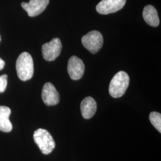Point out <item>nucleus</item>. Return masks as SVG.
Returning a JSON list of instances; mask_svg holds the SVG:
<instances>
[{
  "instance_id": "nucleus-11",
  "label": "nucleus",
  "mask_w": 161,
  "mask_h": 161,
  "mask_svg": "<svg viewBox=\"0 0 161 161\" xmlns=\"http://www.w3.org/2000/svg\"><path fill=\"white\" fill-rule=\"evenodd\" d=\"M143 17L144 21L151 26L156 27L160 23L158 12L153 6L148 5L144 7Z\"/></svg>"
},
{
  "instance_id": "nucleus-4",
  "label": "nucleus",
  "mask_w": 161,
  "mask_h": 161,
  "mask_svg": "<svg viewBox=\"0 0 161 161\" xmlns=\"http://www.w3.org/2000/svg\"><path fill=\"white\" fill-rule=\"evenodd\" d=\"M82 44L89 52L92 54L97 53L103 46V38L97 31H92L82 38Z\"/></svg>"
},
{
  "instance_id": "nucleus-7",
  "label": "nucleus",
  "mask_w": 161,
  "mask_h": 161,
  "mask_svg": "<svg viewBox=\"0 0 161 161\" xmlns=\"http://www.w3.org/2000/svg\"><path fill=\"white\" fill-rule=\"evenodd\" d=\"M85 70V65L80 58L73 56L68 63V72L73 80H79L82 77Z\"/></svg>"
},
{
  "instance_id": "nucleus-3",
  "label": "nucleus",
  "mask_w": 161,
  "mask_h": 161,
  "mask_svg": "<svg viewBox=\"0 0 161 161\" xmlns=\"http://www.w3.org/2000/svg\"><path fill=\"white\" fill-rule=\"evenodd\" d=\"M34 139L43 154H50L55 148L54 139L50 133L45 129L36 130L34 134Z\"/></svg>"
},
{
  "instance_id": "nucleus-5",
  "label": "nucleus",
  "mask_w": 161,
  "mask_h": 161,
  "mask_svg": "<svg viewBox=\"0 0 161 161\" xmlns=\"http://www.w3.org/2000/svg\"><path fill=\"white\" fill-rule=\"evenodd\" d=\"M62 48V44L60 40L58 38H53L50 42L42 46V56L47 61H54L60 55Z\"/></svg>"
},
{
  "instance_id": "nucleus-8",
  "label": "nucleus",
  "mask_w": 161,
  "mask_h": 161,
  "mask_svg": "<svg viewBox=\"0 0 161 161\" xmlns=\"http://www.w3.org/2000/svg\"><path fill=\"white\" fill-rule=\"evenodd\" d=\"M49 0H30L29 3L23 2L22 7L30 17L36 16L45 10Z\"/></svg>"
},
{
  "instance_id": "nucleus-6",
  "label": "nucleus",
  "mask_w": 161,
  "mask_h": 161,
  "mask_svg": "<svg viewBox=\"0 0 161 161\" xmlns=\"http://www.w3.org/2000/svg\"><path fill=\"white\" fill-rule=\"evenodd\" d=\"M125 3L126 0H102L96 6V10L102 14L114 13L122 9Z\"/></svg>"
},
{
  "instance_id": "nucleus-13",
  "label": "nucleus",
  "mask_w": 161,
  "mask_h": 161,
  "mask_svg": "<svg viewBox=\"0 0 161 161\" xmlns=\"http://www.w3.org/2000/svg\"><path fill=\"white\" fill-rule=\"evenodd\" d=\"M151 124L159 132H161V115L160 113L152 112L149 115Z\"/></svg>"
},
{
  "instance_id": "nucleus-16",
  "label": "nucleus",
  "mask_w": 161,
  "mask_h": 161,
  "mask_svg": "<svg viewBox=\"0 0 161 161\" xmlns=\"http://www.w3.org/2000/svg\"><path fill=\"white\" fill-rule=\"evenodd\" d=\"M0 41H1V36H0Z\"/></svg>"
},
{
  "instance_id": "nucleus-1",
  "label": "nucleus",
  "mask_w": 161,
  "mask_h": 161,
  "mask_svg": "<svg viewBox=\"0 0 161 161\" xmlns=\"http://www.w3.org/2000/svg\"><path fill=\"white\" fill-rule=\"evenodd\" d=\"M16 71L20 80L26 81L31 80L34 72L33 58L27 52H23L19 55L16 61Z\"/></svg>"
},
{
  "instance_id": "nucleus-14",
  "label": "nucleus",
  "mask_w": 161,
  "mask_h": 161,
  "mask_svg": "<svg viewBox=\"0 0 161 161\" xmlns=\"http://www.w3.org/2000/svg\"><path fill=\"white\" fill-rule=\"evenodd\" d=\"M7 75L5 74L0 76V93L6 91L7 86Z\"/></svg>"
},
{
  "instance_id": "nucleus-2",
  "label": "nucleus",
  "mask_w": 161,
  "mask_h": 161,
  "mask_svg": "<svg viewBox=\"0 0 161 161\" xmlns=\"http://www.w3.org/2000/svg\"><path fill=\"white\" fill-rule=\"evenodd\" d=\"M130 83V78L124 71H119L113 77L110 82V95L114 98L122 97L128 87Z\"/></svg>"
},
{
  "instance_id": "nucleus-15",
  "label": "nucleus",
  "mask_w": 161,
  "mask_h": 161,
  "mask_svg": "<svg viewBox=\"0 0 161 161\" xmlns=\"http://www.w3.org/2000/svg\"><path fill=\"white\" fill-rule=\"evenodd\" d=\"M4 66H5V62L0 58V70L4 68Z\"/></svg>"
},
{
  "instance_id": "nucleus-9",
  "label": "nucleus",
  "mask_w": 161,
  "mask_h": 161,
  "mask_svg": "<svg viewBox=\"0 0 161 161\" xmlns=\"http://www.w3.org/2000/svg\"><path fill=\"white\" fill-rule=\"evenodd\" d=\"M42 99L47 106H54L59 103L60 96L52 83L47 82L42 87Z\"/></svg>"
},
{
  "instance_id": "nucleus-12",
  "label": "nucleus",
  "mask_w": 161,
  "mask_h": 161,
  "mask_svg": "<svg viewBox=\"0 0 161 161\" xmlns=\"http://www.w3.org/2000/svg\"><path fill=\"white\" fill-rule=\"evenodd\" d=\"M11 110L4 106H0V131L3 132H10L13 126L9 119Z\"/></svg>"
},
{
  "instance_id": "nucleus-10",
  "label": "nucleus",
  "mask_w": 161,
  "mask_h": 161,
  "mask_svg": "<svg viewBox=\"0 0 161 161\" xmlns=\"http://www.w3.org/2000/svg\"><path fill=\"white\" fill-rule=\"evenodd\" d=\"M97 110V103L92 97L85 98L80 103L81 114L84 118L90 119L96 114Z\"/></svg>"
}]
</instances>
